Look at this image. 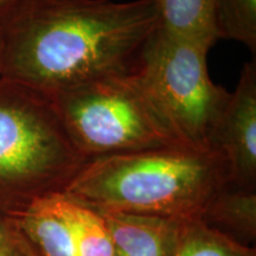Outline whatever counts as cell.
Wrapping results in <instances>:
<instances>
[{"instance_id": "cell-1", "label": "cell", "mask_w": 256, "mask_h": 256, "mask_svg": "<svg viewBox=\"0 0 256 256\" xmlns=\"http://www.w3.org/2000/svg\"><path fill=\"white\" fill-rule=\"evenodd\" d=\"M0 26V76L55 95L133 72L159 26L158 0H19Z\"/></svg>"}, {"instance_id": "cell-2", "label": "cell", "mask_w": 256, "mask_h": 256, "mask_svg": "<svg viewBox=\"0 0 256 256\" xmlns=\"http://www.w3.org/2000/svg\"><path fill=\"white\" fill-rule=\"evenodd\" d=\"M224 185L216 153L165 147L89 160L63 194L98 212L182 220L200 217Z\"/></svg>"}, {"instance_id": "cell-3", "label": "cell", "mask_w": 256, "mask_h": 256, "mask_svg": "<svg viewBox=\"0 0 256 256\" xmlns=\"http://www.w3.org/2000/svg\"><path fill=\"white\" fill-rule=\"evenodd\" d=\"M87 162L50 95L0 76V209L64 192Z\"/></svg>"}, {"instance_id": "cell-4", "label": "cell", "mask_w": 256, "mask_h": 256, "mask_svg": "<svg viewBox=\"0 0 256 256\" xmlns=\"http://www.w3.org/2000/svg\"><path fill=\"white\" fill-rule=\"evenodd\" d=\"M209 50L158 26L132 72L176 142L202 152H211V136L232 95L211 81Z\"/></svg>"}, {"instance_id": "cell-5", "label": "cell", "mask_w": 256, "mask_h": 256, "mask_svg": "<svg viewBox=\"0 0 256 256\" xmlns=\"http://www.w3.org/2000/svg\"><path fill=\"white\" fill-rule=\"evenodd\" d=\"M54 98L86 159L182 147L132 72L92 80Z\"/></svg>"}, {"instance_id": "cell-6", "label": "cell", "mask_w": 256, "mask_h": 256, "mask_svg": "<svg viewBox=\"0 0 256 256\" xmlns=\"http://www.w3.org/2000/svg\"><path fill=\"white\" fill-rule=\"evenodd\" d=\"M226 185L256 190V62L246 63L210 139Z\"/></svg>"}, {"instance_id": "cell-7", "label": "cell", "mask_w": 256, "mask_h": 256, "mask_svg": "<svg viewBox=\"0 0 256 256\" xmlns=\"http://www.w3.org/2000/svg\"><path fill=\"white\" fill-rule=\"evenodd\" d=\"M112 240V256H176L180 220L126 212H98Z\"/></svg>"}, {"instance_id": "cell-8", "label": "cell", "mask_w": 256, "mask_h": 256, "mask_svg": "<svg viewBox=\"0 0 256 256\" xmlns=\"http://www.w3.org/2000/svg\"><path fill=\"white\" fill-rule=\"evenodd\" d=\"M11 215L36 256H78L63 192L37 198Z\"/></svg>"}, {"instance_id": "cell-9", "label": "cell", "mask_w": 256, "mask_h": 256, "mask_svg": "<svg viewBox=\"0 0 256 256\" xmlns=\"http://www.w3.org/2000/svg\"><path fill=\"white\" fill-rule=\"evenodd\" d=\"M200 218L240 244L254 247L256 190L224 185L210 198Z\"/></svg>"}, {"instance_id": "cell-10", "label": "cell", "mask_w": 256, "mask_h": 256, "mask_svg": "<svg viewBox=\"0 0 256 256\" xmlns=\"http://www.w3.org/2000/svg\"><path fill=\"white\" fill-rule=\"evenodd\" d=\"M159 26L210 48L217 42L212 0H158Z\"/></svg>"}, {"instance_id": "cell-11", "label": "cell", "mask_w": 256, "mask_h": 256, "mask_svg": "<svg viewBox=\"0 0 256 256\" xmlns=\"http://www.w3.org/2000/svg\"><path fill=\"white\" fill-rule=\"evenodd\" d=\"M176 256H256V249L240 244L196 216L180 220Z\"/></svg>"}, {"instance_id": "cell-12", "label": "cell", "mask_w": 256, "mask_h": 256, "mask_svg": "<svg viewBox=\"0 0 256 256\" xmlns=\"http://www.w3.org/2000/svg\"><path fill=\"white\" fill-rule=\"evenodd\" d=\"M64 211L78 256H112L113 246L104 217L64 194Z\"/></svg>"}, {"instance_id": "cell-13", "label": "cell", "mask_w": 256, "mask_h": 256, "mask_svg": "<svg viewBox=\"0 0 256 256\" xmlns=\"http://www.w3.org/2000/svg\"><path fill=\"white\" fill-rule=\"evenodd\" d=\"M217 38L232 40L256 52V0H212Z\"/></svg>"}, {"instance_id": "cell-14", "label": "cell", "mask_w": 256, "mask_h": 256, "mask_svg": "<svg viewBox=\"0 0 256 256\" xmlns=\"http://www.w3.org/2000/svg\"><path fill=\"white\" fill-rule=\"evenodd\" d=\"M0 256H36L14 216L0 209Z\"/></svg>"}, {"instance_id": "cell-15", "label": "cell", "mask_w": 256, "mask_h": 256, "mask_svg": "<svg viewBox=\"0 0 256 256\" xmlns=\"http://www.w3.org/2000/svg\"><path fill=\"white\" fill-rule=\"evenodd\" d=\"M18 2L19 0H0V22Z\"/></svg>"}, {"instance_id": "cell-16", "label": "cell", "mask_w": 256, "mask_h": 256, "mask_svg": "<svg viewBox=\"0 0 256 256\" xmlns=\"http://www.w3.org/2000/svg\"><path fill=\"white\" fill-rule=\"evenodd\" d=\"M2 58H4V37H2V26H0V75L2 72Z\"/></svg>"}]
</instances>
